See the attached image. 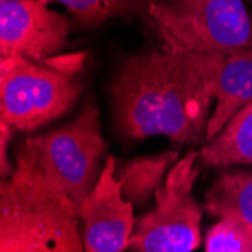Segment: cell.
<instances>
[{
	"instance_id": "cell-1",
	"label": "cell",
	"mask_w": 252,
	"mask_h": 252,
	"mask_svg": "<svg viewBox=\"0 0 252 252\" xmlns=\"http://www.w3.org/2000/svg\"><path fill=\"white\" fill-rule=\"evenodd\" d=\"M223 56L153 49L128 58L112 85L117 120L131 139L207 141L215 68Z\"/></svg>"
},
{
	"instance_id": "cell-2",
	"label": "cell",
	"mask_w": 252,
	"mask_h": 252,
	"mask_svg": "<svg viewBox=\"0 0 252 252\" xmlns=\"http://www.w3.org/2000/svg\"><path fill=\"white\" fill-rule=\"evenodd\" d=\"M0 252H86L76 204L25 142L0 188Z\"/></svg>"
},
{
	"instance_id": "cell-3",
	"label": "cell",
	"mask_w": 252,
	"mask_h": 252,
	"mask_svg": "<svg viewBox=\"0 0 252 252\" xmlns=\"http://www.w3.org/2000/svg\"><path fill=\"white\" fill-rule=\"evenodd\" d=\"M85 55L32 61L0 58V115L14 130L33 131L71 109L82 93Z\"/></svg>"
},
{
	"instance_id": "cell-4",
	"label": "cell",
	"mask_w": 252,
	"mask_h": 252,
	"mask_svg": "<svg viewBox=\"0 0 252 252\" xmlns=\"http://www.w3.org/2000/svg\"><path fill=\"white\" fill-rule=\"evenodd\" d=\"M150 18L169 50L228 56L252 49L245 0H160Z\"/></svg>"
},
{
	"instance_id": "cell-5",
	"label": "cell",
	"mask_w": 252,
	"mask_h": 252,
	"mask_svg": "<svg viewBox=\"0 0 252 252\" xmlns=\"http://www.w3.org/2000/svg\"><path fill=\"white\" fill-rule=\"evenodd\" d=\"M199 151H189L171 168L156 192L154 207L136 219L131 252H193L201 243L204 205L193 196Z\"/></svg>"
},
{
	"instance_id": "cell-6",
	"label": "cell",
	"mask_w": 252,
	"mask_h": 252,
	"mask_svg": "<svg viewBox=\"0 0 252 252\" xmlns=\"http://www.w3.org/2000/svg\"><path fill=\"white\" fill-rule=\"evenodd\" d=\"M25 145L79 210L95 188L103 169L106 144L100 131L98 109L93 103H86L73 121L28 137Z\"/></svg>"
},
{
	"instance_id": "cell-7",
	"label": "cell",
	"mask_w": 252,
	"mask_h": 252,
	"mask_svg": "<svg viewBox=\"0 0 252 252\" xmlns=\"http://www.w3.org/2000/svg\"><path fill=\"white\" fill-rule=\"evenodd\" d=\"M47 3V0L0 2L2 58L45 61L65 47L71 21Z\"/></svg>"
},
{
	"instance_id": "cell-8",
	"label": "cell",
	"mask_w": 252,
	"mask_h": 252,
	"mask_svg": "<svg viewBox=\"0 0 252 252\" xmlns=\"http://www.w3.org/2000/svg\"><path fill=\"white\" fill-rule=\"evenodd\" d=\"M117 162L107 156L100 178L79 207L86 252H123L134 230V205L123 198Z\"/></svg>"
},
{
	"instance_id": "cell-9",
	"label": "cell",
	"mask_w": 252,
	"mask_h": 252,
	"mask_svg": "<svg viewBox=\"0 0 252 252\" xmlns=\"http://www.w3.org/2000/svg\"><path fill=\"white\" fill-rule=\"evenodd\" d=\"M215 109L207 126V141L252 101V49L219 58L213 74Z\"/></svg>"
},
{
	"instance_id": "cell-10",
	"label": "cell",
	"mask_w": 252,
	"mask_h": 252,
	"mask_svg": "<svg viewBox=\"0 0 252 252\" xmlns=\"http://www.w3.org/2000/svg\"><path fill=\"white\" fill-rule=\"evenodd\" d=\"M204 210L218 219H231L252 233V171L226 169L205 193Z\"/></svg>"
},
{
	"instance_id": "cell-11",
	"label": "cell",
	"mask_w": 252,
	"mask_h": 252,
	"mask_svg": "<svg viewBox=\"0 0 252 252\" xmlns=\"http://www.w3.org/2000/svg\"><path fill=\"white\" fill-rule=\"evenodd\" d=\"M205 166L252 165V101L243 106L226 126L199 151Z\"/></svg>"
},
{
	"instance_id": "cell-12",
	"label": "cell",
	"mask_w": 252,
	"mask_h": 252,
	"mask_svg": "<svg viewBox=\"0 0 252 252\" xmlns=\"http://www.w3.org/2000/svg\"><path fill=\"white\" fill-rule=\"evenodd\" d=\"M178 162L177 151L137 157L120 169L117 175L123 198L136 207H144L165 181V174Z\"/></svg>"
},
{
	"instance_id": "cell-13",
	"label": "cell",
	"mask_w": 252,
	"mask_h": 252,
	"mask_svg": "<svg viewBox=\"0 0 252 252\" xmlns=\"http://www.w3.org/2000/svg\"><path fill=\"white\" fill-rule=\"evenodd\" d=\"M83 29L98 28L115 17L150 18L151 8L160 0H56Z\"/></svg>"
},
{
	"instance_id": "cell-14",
	"label": "cell",
	"mask_w": 252,
	"mask_h": 252,
	"mask_svg": "<svg viewBox=\"0 0 252 252\" xmlns=\"http://www.w3.org/2000/svg\"><path fill=\"white\" fill-rule=\"evenodd\" d=\"M205 252H252V233L231 219H219L204 239Z\"/></svg>"
},
{
	"instance_id": "cell-15",
	"label": "cell",
	"mask_w": 252,
	"mask_h": 252,
	"mask_svg": "<svg viewBox=\"0 0 252 252\" xmlns=\"http://www.w3.org/2000/svg\"><path fill=\"white\" fill-rule=\"evenodd\" d=\"M14 128L6 124V123H0V151H2V157H0V174H2V178H8L14 174L15 166L11 165V162L8 160V144L12 137Z\"/></svg>"
},
{
	"instance_id": "cell-16",
	"label": "cell",
	"mask_w": 252,
	"mask_h": 252,
	"mask_svg": "<svg viewBox=\"0 0 252 252\" xmlns=\"http://www.w3.org/2000/svg\"><path fill=\"white\" fill-rule=\"evenodd\" d=\"M248 2H249V3H251V5H252V0H248Z\"/></svg>"
}]
</instances>
